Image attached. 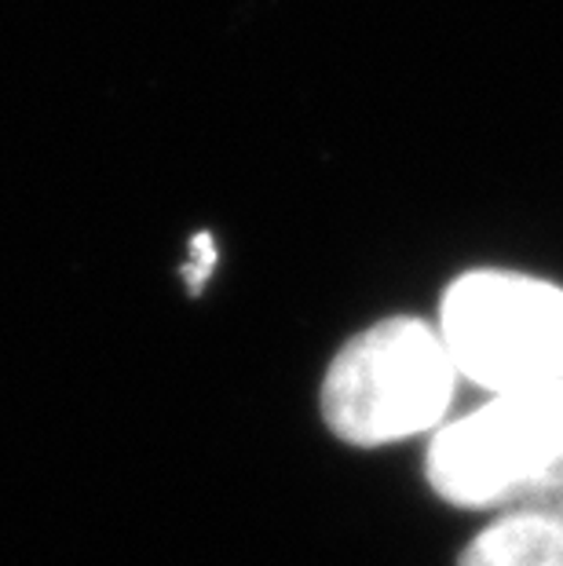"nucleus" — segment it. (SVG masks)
<instances>
[{
	"label": "nucleus",
	"mask_w": 563,
	"mask_h": 566,
	"mask_svg": "<svg viewBox=\"0 0 563 566\" xmlns=\"http://www.w3.org/2000/svg\"><path fill=\"white\" fill-rule=\"evenodd\" d=\"M439 336L453 369L505 395L563 380V289L512 271H469L447 289Z\"/></svg>",
	"instance_id": "obj_3"
},
{
	"label": "nucleus",
	"mask_w": 563,
	"mask_h": 566,
	"mask_svg": "<svg viewBox=\"0 0 563 566\" xmlns=\"http://www.w3.org/2000/svg\"><path fill=\"white\" fill-rule=\"evenodd\" d=\"M428 483L458 509L523 504L563 486V380L494 395L428 446Z\"/></svg>",
	"instance_id": "obj_2"
},
{
	"label": "nucleus",
	"mask_w": 563,
	"mask_h": 566,
	"mask_svg": "<svg viewBox=\"0 0 563 566\" xmlns=\"http://www.w3.org/2000/svg\"><path fill=\"white\" fill-rule=\"evenodd\" d=\"M453 380L442 336L421 318L395 315L341 347L322 384V413L344 442H399L439 424Z\"/></svg>",
	"instance_id": "obj_1"
},
{
	"label": "nucleus",
	"mask_w": 563,
	"mask_h": 566,
	"mask_svg": "<svg viewBox=\"0 0 563 566\" xmlns=\"http://www.w3.org/2000/svg\"><path fill=\"white\" fill-rule=\"evenodd\" d=\"M458 566H563V486L490 523Z\"/></svg>",
	"instance_id": "obj_4"
},
{
	"label": "nucleus",
	"mask_w": 563,
	"mask_h": 566,
	"mask_svg": "<svg viewBox=\"0 0 563 566\" xmlns=\"http://www.w3.org/2000/svg\"><path fill=\"white\" fill-rule=\"evenodd\" d=\"M212 268H217V245H212V234H195V242H190V268L184 271V279L190 285V293H198L201 282H209Z\"/></svg>",
	"instance_id": "obj_5"
}]
</instances>
